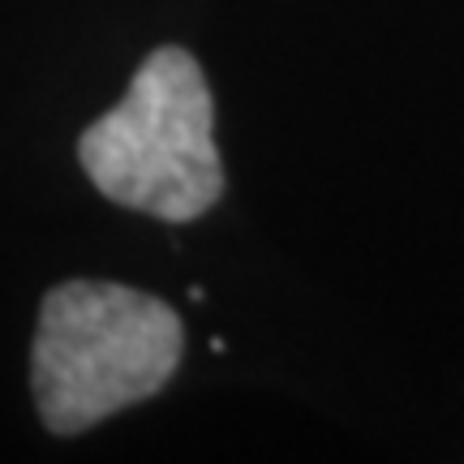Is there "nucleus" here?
<instances>
[{
	"label": "nucleus",
	"mask_w": 464,
	"mask_h": 464,
	"mask_svg": "<svg viewBox=\"0 0 464 464\" xmlns=\"http://www.w3.org/2000/svg\"><path fill=\"white\" fill-rule=\"evenodd\" d=\"M185 332L172 305L125 284H56L34 332V404L56 434H82L103 417L155 396L181 362Z\"/></svg>",
	"instance_id": "f257e3e1"
},
{
	"label": "nucleus",
	"mask_w": 464,
	"mask_h": 464,
	"mask_svg": "<svg viewBox=\"0 0 464 464\" xmlns=\"http://www.w3.org/2000/svg\"><path fill=\"white\" fill-rule=\"evenodd\" d=\"M78 160L103 198L168 224L198 219L224 194L216 103L198 61L160 48L138 65L125 100L78 138Z\"/></svg>",
	"instance_id": "f03ea898"
}]
</instances>
